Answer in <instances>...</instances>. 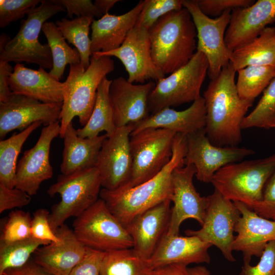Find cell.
Wrapping results in <instances>:
<instances>
[{
	"label": "cell",
	"mask_w": 275,
	"mask_h": 275,
	"mask_svg": "<svg viewBox=\"0 0 275 275\" xmlns=\"http://www.w3.org/2000/svg\"><path fill=\"white\" fill-rule=\"evenodd\" d=\"M237 71L230 63L211 79L204 91L205 130L210 142L220 147L237 146L241 141V124L253 101L241 98L235 76Z\"/></svg>",
	"instance_id": "1"
},
{
	"label": "cell",
	"mask_w": 275,
	"mask_h": 275,
	"mask_svg": "<svg viewBox=\"0 0 275 275\" xmlns=\"http://www.w3.org/2000/svg\"><path fill=\"white\" fill-rule=\"evenodd\" d=\"M187 135L177 133L170 162L156 175L129 189L121 191L101 189L99 197L112 213L125 227L139 214L173 197L172 174L184 166Z\"/></svg>",
	"instance_id": "2"
},
{
	"label": "cell",
	"mask_w": 275,
	"mask_h": 275,
	"mask_svg": "<svg viewBox=\"0 0 275 275\" xmlns=\"http://www.w3.org/2000/svg\"><path fill=\"white\" fill-rule=\"evenodd\" d=\"M148 32L153 60L165 76L186 65L196 52V28L185 8L162 16Z\"/></svg>",
	"instance_id": "3"
},
{
	"label": "cell",
	"mask_w": 275,
	"mask_h": 275,
	"mask_svg": "<svg viewBox=\"0 0 275 275\" xmlns=\"http://www.w3.org/2000/svg\"><path fill=\"white\" fill-rule=\"evenodd\" d=\"M114 67L111 57L93 55L87 70L80 63L70 65L69 74L64 82L61 138L63 139L68 125L75 117L78 118L81 126L87 123L94 107L98 88L106 75L113 71Z\"/></svg>",
	"instance_id": "4"
},
{
	"label": "cell",
	"mask_w": 275,
	"mask_h": 275,
	"mask_svg": "<svg viewBox=\"0 0 275 275\" xmlns=\"http://www.w3.org/2000/svg\"><path fill=\"white\" fill-rule=\"evenodd\" d=\"M274 170L275 154L227 164L214 174L211 183L226 198L253 210L261 200L265 185Z\"/></svg>",
	"instance_id": "5"
},
{
	"label": "cell",
	"mask_w": 275,
	"mask_h": 275,
	"mask_svg": "<svg viewBox=\"0 0 275 275\" xmlns=\"http://www.w3.org/2000/svg\"><path fill=\"white\" fill-rule=\"evenodd\" d=\"M63 11L65 9L56 0L41 1L40 5L30 10L26 19L21 21L17 34L0 53V61L25 62L51 70L53 61L50 47L48 44H41L38 37L44 23Z\"/></svg>",
	"instance_id": "6"
},
{
	"label": "cell",
	"mask_w": 275,
	"mask_h": 275,
	"mask_svg": "<svg viewBox=\"0 0 275 275\" xmlns=\"http://www.w3.org/2000/svg\"><path fill=\"white\" fill-rule=\"evenodd\" d=\"M101 182L96 167L60 175L47 193L50 197L59 194L61 201L54 204L49 216L52 230L55 232L71 217H78L99 199Z\"/></svg>",
	"instance_id": "7"
},
{
	"label": "cell",
	"mask_w": 275,
	"mask_h": 275,
	"mask_svg": "<svg viewBox=\"0 0 275 275\" xmlns=\"http://www.w3.org/2000/svg\"><path fill=\"white\" fill-rule=\"evenodd\" d=\"M208 68L206 56L196 51L186 65L157 81L149 97L150 114L193 102L199 98Z\"/></svg>",
	"instance_id": "8"
},
{
	"label": "cell",
	"mask_w": 275,
	"mask_h": 275,
	"mask_svg": "<svg viewBox=\"0 0 275 275\" xmlns=\"http://www.w3.org/2000/svg\"><path fill=\"white\" fill-rule=\"evenodd\" d=\"M73 232L86 247L108 252L132 249L133 241L126 227L99 198L73 222Z\"/></svg>",
	"instance_id": "9"
},
{
	"label": "cell",
	"mask_w": 275,
	"mask_h": 275,
	"mask_svg": "<svg viewBox=\"0 0 275 275\" xmlns=\"http://www.w3.org/2000/svg\"><path fill=\"white\" fill-rule=\"evenodd\" d=\"M176 132L163 128H149L131 133L130 147L132 161L131 176L125 190L156 175L170 162Z\"/></svg>",
	"instance_id": "10"
},
{
	"label": "cell",
	"mask_w": 275,
	"mask_h": 275,
	"mask_svg": "<svg viewBox=\"0 0 275 275\" xmlns=\"http://www.w3.org/2000/svg\"><path fill=\"white\" fill-rule=\"evenodd\" d=\"M183 6L189 12L196 28L197 51L206 56L209 64V77L211 79L215 78L229 64L232 53L225 41L231 11L211 18L201 11L197 0H183Z\"/></svg>",
	"instance_id": "11"
},
{
	"label": "cell",
	"mask_w": 275,
	"mask_h": 275,
	"mask_svg": "<svg viewBox=\"0 0 275 275\" xmlns=\"http://www.w3.org/2000/svg\"><path fill=\"white\" fill-rule=\"evenodd\" d=\"M207 204L204 222L198 230L188 229L186 236H196L202 241L216 246L230 262L236 261L232 254L235 226L240 212L234 203L214 189L207 197Z\"/></svg>",
	"instance_id": "12"
},
{
	"label": "cell",
	"mask_w": 275,
	"mask_h": 275,
	"mask_svg": "<svg viewBox=\"0 0 275 275\" xmlns=\"http://www.w3.org/2000/svg\"><path fill=\"white\" fill-rule=\"evenodd\" d=\"M133 128V124L117 128L102 144L96 168L103 188L120 190L130 181L132 167L130 137Z\"/></svg>",
	"instance_id": "13"
},
{
	"label": "cell",
	"mask_w": 275,
	"mask_h": 275,
	"mask_svg": "<svg viewBox=\"0 0 275 275\" xmlns=\"http://www.w3.org/2000/svg\"><path fill=\"white\" fill-rule=\"evenodd\" d=\"M255 154L245 147H220L213 145L207 138L205 128L187 135V152L184 165L193 164L197 179L211 183L214 174L223 167L240 161Z\"/></svg>",
	"instance_id": "14"
},
{
	"label": "cell",
	"mask_w": 275,
	"mask_h": 275,
	"mask_svg": "<svg viewBox=\"0 0 275 275\" xmlns=\"http://www.w3.org/2000/svg\"><path fill=\"white\" fill-rule=\"evenodd\" d=\"M92 55L118 59L128 73L127 80L131 83L144 84L151 79L157 81L166 76L153 60L148 30L136 24L119 48L105 52H95Z\"/></svg>",
	"instance_id": "15"
},
{
	"label": "cell",
	"mask_w": 275,
	"mask_h": 275,
	"mask_svg": "<svg viewBox=\"0 0 275 275\" xmlns=\"http://www.w3.org/2000/svg\"><path fill=\"white\" fill-rule=\"evenodd\" d=\"M60 128L59 121L44 126L36 144L24 151L17 165L15 187L34 196L41 183L52 177L50 148L52 140L60 135Z\"/></svg>",
	"instance_id": "16"
},
{
	"label": "cell",
	"mask_w": 275,
	"mask_h": 275,
	"mask_svg": "<svg viewBox=\"0 0 275 275\" xmlns=\"http://www.w3.org/2000/svg\"><path fill=\"white\" fill-rule=\"evenodd\" d=\"M62 103H44L24 95L12 93L0 102V138L10 132L22 131L34 123L42 122L47 126L60 121Z\"/></svg>",
	"instance_id": "17"
},
{
	"label": "cell",
	"mask_w": 275,
	"mask_h": 275,
	"mask_svg": "<svg viewBox=\"0 0 275 275\" xmlns=\"http://www.w3.org/2000/svg\"><path fill=\"white\" fill-rule=\"evenodd\" d=\"M196 170L193 164L184 165L174 170L172 174L173 206L166 234L178 235L181 224L193 218L202 225L207 204V197H202L193 183Z\"/></svg>",
	"instance_id": "18"
},
{
	"label": "cell",
	"mask_w": 275,
	"mask_h": 275,
	"mask_svg": "<svg viewBox=\"0 0 275 275\" xmlns=\"http://www.w3.org/2000/svg\"><path fill=\"white\" fill-rule=\"evenodd\" d=\"M155 86L151 80L134 84L121 76L112 80L109 93L117 128L136 124L150 115L148 100Z\"/></svg>",
	"instance_id": "19"
},
{
	"label": "cell",
	"mask_w": 275,
	"mask_h": 275,
	"mask_svg": "<svg viewBox=\"0 0 275 275\" xmlns=\"http://www.w3.org/2000/svg\"><path fill=\"white\" fill-rule=\"evenodd\" d=\"M275 21V0H258L251 6L233 10L225 41L231 51L254 40Z\"/></svg>",
	"instance_id": "20"
},
{
	"label": "cell",
	"mask_w": 275,
	"mask_h": 275,
	"mask_svg": "<svg viewBox=\"0 0 275 275\" xmlns=\"http://www.w3.org/2000/svg\"><path fill=\"white\" fill-rule=\"evenodd\" d=\"M171 202L164 201L139 214L126 227L133 241V252L144 260L150 258L167 231Z\"/></svg>",
	"instance_id": "21"
},
{
	"label": "cell",
	"mask_w": 275,
	"mask_h": 275,
	"mask_svg": "<svg viewBox=\"0 0 275 275\" xmlns=\"http://www.w3.org/2000/svg\"><path fill=\"white\" fill-rule=\"evenodd\" d=\"M55 233L61 241L38 248L33 254V260L52 275H69L85 257L87 247L65 224Z\"/></svg>",
	"instance_id": "22"
},
{
	"label": "cell",
	"mask_w": 275,
	"mask_h": 275,
	"mask_svg": "<svg viewBox=\"0 0 275 275\" xmlns=\"http://www.w3.org/2000/svg\"><path fill=\"white\" fill-rule=\"evenodd\" d=\"M234 203L241 215L235 228L237 235L232 250L241 252L243 263H250L252 257H261L267 243L275 240V221L260 216L242 203Z\"/></svg>",
	"instance_id": "23"
},
{
	"label": "cell",
	"mask_w": 275,
	"mask_h": 275,
	"mask_svg": "<svg viewBox=\"0 0 275 275\" xmlns=\"http://www.w3.org/2000/svg\"><path fill=\"white\" fill-rule=\"evenodd\" d=\"M211 246L196 236H170L166 233L147 263L151 270L172 264L209 263L208 249Z\"/></svg>",
	"instance_id": "24"
},
{
	"label": "cell",
	"mask_w": 275,
	"mask_h": 275,
	"mask_svg": "<svg viewBox=\"0 0 275 275\" xmlns=\"http://www.w3.org/2000/svg\"><path fill=\"white\" fill-rule=\"evenodd\" d=\"M9 85L14 94L22 95L44 103H62L64 82L53 78L45 70L28 68L17 63L9 79Z\"/></svg>",
	"instance_id": "25"
},
{
	"label": "cell",
	"mask_w": 275,
	"mask_h": 275,
	"mask_svg": "<svg viewBox=\"0 0 275 275\" xmlns=\"http://www.w3.org/2000/svg\"><path fill=\"white\" fill-rule=\"evenodd\" d=\"M206 115L205 100L201 96L183 111L167 107L150 114L142 121L133 124L134 128L131 134L154 128L168 129L187 135L205 128Z\"/></svg>",
	"instance_id": "26"
},
{
	"label": "cell",
	"mask_w": 275,
	"mask_h": 275,
	"mask_svg": "<svg viewBox=\"0 0 275 275\" xmlns=\"http://www.w3.org/2000/svg\"><path fill=\"white\" fill-rule=\"evenodd\" d=\"M145 0L140 1L132 9L119 15L109 13L94 20L91 24V51L107 52L119 48L130 31L135 26L143 9Z\"/></svg>",
	"instance_id": "27"
},
{
	"label": "cell",
	"mask_w": 275,
	"mask_h": 275,
	"mask_svg": "<svg viewBox=\"0 0 275 275\" xmlns=\"http://www.w3.org/2000/svg\"><path fill=\"white\" fill-rule=\"evenodd\" d=\"M107 138L106 133L93 138H81L78 135L72 122L70 123L63 137L62 174L67 175L96 167L99 152Z\"/></svg>",
	"instance_id": "28"
},
{
	"label": "cell",
	"mask_w": 275,
	"mask_h": 275,
	"mask_svg": "<svg viewBox=\"0 0 275 275\" xmlns=\"http://www.w3.org/2000/svg\"><path fill=\"white\" fill-rule=\"evenodd\" d=\"M230 63L236 71L249 66L275 67V28L267 26L257 38L233 50Z\"/></svg>",
	"instance_id": "29"
},
{
	"label": "cell",
	"mask_w": 275,
	"mask_h": 275,
	"mask_svg": "<svg viewBox=\"0 0 275 275\" xmlns=\"http://www.w3.org/2000/svg\"><path fill=\"white\" fill-rule=\"evenodd\" d=\"M112 81L106 77L101 81L89 120L82 128L77 129L78 136L83 138H93L104 131L108 138L116 131L117 127L109 93Z\"/></svg>",
	"instance_id": "30"
},
{
	"label": "cell",
	"mask_w": 275,
	"mask_h": 275,
	"mask_svg": "<svg viewBox=\"0 0 275 275\" xmlns=\"http://www.w3.org/2000/svg\"><path fill=\"white\" fill-rule=\"evenodd\" d=\"M42 122L34 123L18 133L0 141V184L6 187H15L17 161L25 141Z\"/></svg>",
	"instance_id": "31"
},
{
	"label": "cell",
	"mask_w": 275,
	"mask_h": 275,
	"mask_svg": "<svg viewBox=\"0 0 275 275\" xmlns=\"http://www.w3.org/2000/svg\"><path fill=\"white\" fill-rule=\"evenodd\" d=\"M42 31L52 54L53 67L49 73L60 81L67 65L80 63L79 52L76 48H72L68 45L55 23L46 21L43 25Z\"/></svg>",
	"instance_id": "32"
},
{
	"label": "cell",
	"mask_w": 275,
	"mask_h": 275,
	"mask_svg": "<svg viewBox=\"0 0 275 275\" xmlns=\"http://www.w3.org/2000/svg\"><path fill=\"white\" fill-rule=\"evenodd\" d=\"M151 270L132 249H121L104 252L100 275H151Z\"/></svg>",
	"instance_id": "33"
},
{
	"label": "cell",
	"mask_w": 275,
	"mask_h": 275,
	"mask_svg": "<svg viewBox=\"0 0 275 275\" xmlns=\"http://www.w3.org/2000/svg\"><path fill=\"white\" fill-rule=\"evenodd\" d=\"M94 18L76 17L69 20L64 18L56 22L58 28L69 43L73 44L79 52L80 63L85 70L90 64L91 40L89 38L90 26Z\"/></svg>",
	"instance_id": "34"
},
{
	"label": "cell",
	"mask_w": 275,
	"mask_h": 275,
	"mask_svg": "<svg viewBox=\"0 0 275 275\" xmlns=\"http://www.w3.org/2000/svg\"><path fill=\"white\" fill-rule=\"evenodd\" d=\"M236 84L241 98L254 101L275 76V67L266 66H249L239 69Z\"/></svg>",
	"instance_id": "35"
},
{
	"label": "cell",
	"mask_w": 275,
	"mask_h": 275,
	"mask_svg": "<svg viewBox=\"0 0 275 275\" xmlns=\"http://www.w3.org/2000/svg\"><path fill=\"white\" fill-rule=\"evenodd\" d=\"M49 243L31 236L13 242L0 244V275L7 269L23 265L38 248Z\"/></svg>",
	"instance_id": "36"
},
{
	"label": "cell",
	"mask_w": 275,
	"mask_h": 275,
	"mask_svg": "<svg viewBox=\"0 0 275 275\" xmlns=\"http://www.w3.org/2000/svg\"><path fill=\"white\" fill-rule=\"evenodd\" d=\"M263 92L255 108L244 118L242 129L251 127L271 128L275 116V76Z\"/></svg>",
	"instance_id": "37"
},
{
	"label": "cell",
	"mask_w": 275,
	"mask_h": 275,
	"mask_svg": "<svg viewBox=\"0 0 275 275\" xmlns=\"http://www.w3.org/2000/svg\"><path fill=\"white\" fill-rule=\"evenodd\" d=\"M32 219L29 212L16 210L10 212L1 235L0 244L13 242L31 237Z\"/></svg>",
	"instance_id": "38"
},
{
	"label": "cell",
	"mask_w": 275,
	"mask_h": 275,
	"mask_svg": "<svg viewBox=\"0 0 275 275\" xmlns=\"http://www.w3.org/2000/svg\"><path fill=\"white\" fill-rule=\"evenodd\" d=\"M183 8V0H145L135 24L149 30L162 16Z\"/></svg>",
	"instance_id": "39"
},
{
	"label": "cell",
	"mask_w": 275,
	"mask_h": 275,
	"mask_svg": "<svg viewBox=\"0 0 275 275\" xmlns=\"http://www.w3.org/2000/svg\"><path fill=\"white\" fill-rule=\"evenodd\" d=\"M39 3L40 0H1L0 28H4L22 18Z\"/></svg>",
	"instance_id": "40"
},
{
	"label": "cell",
	"mask_w": 275,
	"mask_h": 275,
	"mask_svg": "<svg viewBox=\"0 0 275 275\" xmlns=\"http://www.w3.org/2000/svg\"><path fill=\"white\" fill-rule=\"evenodd\" d=\"M239 275H275V240L267 243L256 265L243 263Z\"/></svg>",
	"instance_id": "41"
},
{
	"label": "cell",
	"mask_w": 275,
	"mask_h": 275,
	"mask_svg": "<svg viewBox=\"0 0 275 275\" xmlns=\"http://www.w3.org/2000/svg\"><path fill=\"white\" fill-rule=\"evenodd\" d=\"M49 214L48 210L44 208H39L34 213L31 222V236L49 243L58 242L61 239L50 227Z\"/></svg>",
	"instance_id": "42"
},
{
	"label": "cell",
	"mask_w": 275,
	"mask_h": 275,
	"mask_svg": "<svg viewBox=\"0 0 275 275\" xmlns=\"http://www.w3.org/2000/svg\"><path fill=\"white\" fill-rule=\"evenodd\" d=\"M201 11L208 16H220L224 12L251 6L253 0H197Z\"/></svg>",
	"instance_id": "43"
},
{
	"label": "cell",
	"mask_w": 275,
	"mask_h": 275,
	"mask_svg": "<svg viewBox=\"0 0 275 275\" xmlns=\"http://www.w3.org/2000/svg\"><path fill=\"white\" fill-rule=\"evenodd\" d=\"M253 210L260 216L275 221V170L265 185L261 200Z\"/></svg>",
	"instance_id": "44"
},
{
	"label": "cell",
	"mask_w": 275,
	"mask_h": 275,
	"mask_svg": "<svg viewBox=\"0 0 275 275\" xmlns=\"http://www.w3.org/2000/svg\"><path fill=\"white\" fill-rule=\"evenodd\" d=\"M31 201V196L25 191L0 184V213L5 210L25 206Z\"/></svg>",
	"instance_id": "45"
},
{
	"label": "cell",
	"mask_w": 275,
	"mask_h": 275,
	"mask_svg": "<svg viewBox=\"0 0 275 275\" xmlns=\"http://www.w3.org/2000/svg\"><path fill=\"white\" fill-rule=\"evenodd\" d=\"M62 5L67 13V16L72 18L74 14L77 17H88L101 18L103 15L90 0H56Z\"/></svg>",
	"instance_id": "46"
},
{
	"label": "cell",
	"mask_w": 275,
	"mask_h": 275,
	"mask_svg": "<svg viewBox=\"0 0 275 275\" xmlns=\"http://www.w3.org/2000/svg\"><path fill=\"white\" fill-rule=\"evenodd\" d=\"M104 252L87 247L84 259L72 269L69 275H100Z\"/></svg>",
	"instance_id": "47"
},
{
	"label": "cell",
	"mask_w": 275,
	"mask_h": 275,
	"mask_svg": "<svg viewBox=\"0 0 275 275\" xmlns=\"http://www.w3.org/2000/svg\"><path fill=\"white\" fill-rule=\"evenodd\" d=\"M13 70L9 62L0 61V102L6 101L12 94L9 79Z\"/></svg>",
	"instance_id": "48"
},
{
	"label": "cell",
	"mask_w": 275,
	"mask_h": 275,
	"mask_svg": "<svg viewBox=\"0 0 275 275\" xmlns=\"http://www.w3.org/2000/svg\"><path fill=\"white\" fill-rule=\"evenodd\" d=\"M1 275H52L46 271L34 260H29L23 265L10 268L5 270Z\"/></svg>",
	"instance_id": "49"
},
{
	"label": "cell",
	"mask_w": 275,
	"mask_h": 275,
	"mask_svg": "<svg viewBox=\"0 0 275 275\" xmlns=\"http://www.w3.org/2000/svg\"><path fill=\"white\" fill-rule=\"evenodd\" d=\"M151 275H191V274L186 265L172 264L152 269Z\"/></svg>",
	"instance_id": "50"
},
{
	"label": "cell",
	"mask_w": 275,
	"mask_h": 275,
	"mask_svg": "<svg viewBox=\"0 0 275 275\" xmlns=\"http://www.w3.org/2000/svg\"><path fill=\"white\" fill-rule=\"evenodd\" d=\"M119 0H96L93 3L97 9L104 15L108 13L109 10L114 7Z\"/></svg>",
	"instance_id": "51"
},
{
	"label": "cell",
	"mask_w": 275,
	"mask_h": 275,
	"mask_svg": "<svg viewBox=\"0 0 275 275\" xmlns=\"http://www.w3.org/2000/svg\"><path fill=\"white\" fill-rule=\"evenodd\" d=\"M191 275H211L210 272L203 266H197L189 268Z\"/></svg>",
	"instance_id": "52"
},
{
	"label": "cell",
	"mask_w": 275,
	"mask_h": 275,
	"mask_svg": "<svg viewBox=\"0 0 275 275\" xmlns=\"http://www.w3.org/2000/svg\"><path fill=\"white\" fill-rule=\"evenodd\" d=\"M11 38L5 33H2L0 36V53L3 51L7 43L11 40Z\"/></svg>",
	"instance_id": "53"
},
{
	"label": "cell",
	"mask_w": 275,
	"mask_h": 275,
	"mask_svg": "<svg viewBox=\"0 0 275 275\" xmlns=\"http://www.w3.org/2000/svg\"><path fill=\"white\" fill-rule=\"evenodd\" d=\"M271 128H275V116L272 122Z\"/></svg>",
	"instance_id": "54"
}]
</instances>
